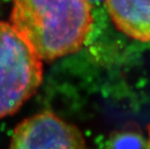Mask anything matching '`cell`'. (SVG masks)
<instances>
[{
    "label": "cell",
    "mask_w": 150,
    "mask_h": 149,
    "mask_svg": "<svg viewBox=\"0 0 150 149\" xmlns=\"http://www.w3.org/2000/svg\"><path fill=\"white\" fill-rule=\"evenodd\" d=\"M103 149H150V144L140 133L125 130L111 135Z\"/></svg>",
    "instance_id": "5b68a950"
},
{
    "label": "cell",
    "mask_w": 150,
    "mask_h": 149,
    "mask_svg": "<svg viewBox=\"0 0 150 149\" xmlns=\"http://www.w3.org/2000/svg\"><path fill=\"white\" fill-rule=\"evenodd\" d=\"M148 142L150 144V125L148 127Z\"/></svg>",
    "instance_id": "8992f818"
},
{
    "label": "cell",
    "mask_w": 150,
    "mask_h": 149,
    "mask_svg": "<svg viewBox=\"0 0 150 149\" xmlns=\"http://www.w3.org/2000/svg\"><path fill=\"white\" fill-rule=\"evenodd\" d=\"M117 29L134 40L150 42V0H105Z\"/></svg>",
    "instance_id": "277c9868"
},
{
    "label": "cell",
    "mask_w": 150,
    "mask_h": 149,
    "mask_svg": "<svg viewBox=\"0 0 150 149\" xmlns=\"http://www.w3.org/2000/svg\"><path fill=\"white\" fill-rule=\"evenodd\" d=\"M42 63L8 23L0 21V118L12 115L42 81Z\"/></svg>",
    "instance_id": "7a4b0ae2"
},
{
    "label": "cell",
    "mask_w": 150,
    "mask_h": 149,
    "mask_svg": "<svg viewBox=\"0 0 150 149\" xmlns=\"http://www.w3.org/2000/svg\"><path fill=\"white\" fill-rule=\"evenodd\" d=\"M10 24L40 60L77 52L93 17L89 0H12Z\"/></svg>",
    "instance_id": "6da1fadb"
},
{
    "label": "cell",
    "mask_w": 150,
    "mask_h": 149,
    "mask_svg": "<svg viewBox=\"0 0 150 149\" xmlns=\"http://www.w3.org/2000/svg\"><path fill=\"white\" fill-rule=\"evenodd\" d=\"M9 149H86V144L77 127L45 111L21 121Z\"/></svg>",
    "instance_id": "3957f363"
}]
</instances>
